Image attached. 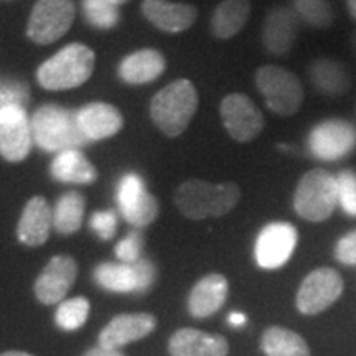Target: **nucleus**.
I'll use <instances>...</instances> for the list:
<instances>
[{"label":"nucleus","instance_id":"obj_1","mask_svg":"<svg viewBox=\"0 0 356 356\" xmlns=\"http://www.w3.org/2000/svg\"><path fill=\"white\" fill-rule=\"evenodd\" d=\"M241 198V190L233 181L210 184L200 178H190L175 191V204L188 220H204L210 216L228 215Z\"/></svg>","mask_w":356,"mask_h":356},{"label":"nucleus","instance_id":"obj_2","mask_svg":"<svg viewBox=\"0 0 356 356\" xmlns=\"http://www.w3.org/2000/svg\"><path fill=\"white\" fill-rule=\"evenodd\" d=\"M33 144L48 154L81 150L89 144L79 129L76 113L56 104H44L32 115Z\"/></svg>","mask_w":356,"mask_h":356},{"label":"nucleus","instance_id":"obj_3","mask_svg":"<svg viewBox=\"0 0 356 356\" xmlns=\"http://www.w3.org/2000/svg\"><path fill=\"white\" fill-rule=\"evenodd\" d=\"M96 55L83 43H70L44 60L37 70L40 86L48 91H68L83 86L91 78Z\"/></svg>","mask_w":356,"mask_h":356},{"label":"nucleus","instance_id":"obj_4","mask_svg":"<svg viewBox=\"0 0 356 356\" xmlns=\"http://www.w3.org/2000/svg\"><path fill=\"white\" fill-rule=\"evenodd\" d=\"M198 109V92L188 79H177L162 88L150 101V119L167 137L186 131Z\"/></svg>","mask_w":356,"mask_h":356},{"label":"nucleus","instance_id":"obj_5","mask_svg":"<svg viewBox=\"0 0 356 356\" xmlns=\"http://www.w3.org/2000/svg\"><path fill=\"white\" fill-rule=\"evenodd\" d=\"M338 207L337 178L323 168H314L300 178L293 191V210L302 220L322 222Z\"/></svg>","mask_w":356,"mask_h":356},{"label":"nucleus","instance_id":"obj_6","mask_svg":"<svg viewBox=\"0 0 356 356\" xmlns=\"http://www.w3.org/2000/svg\"><path fill=\"white\" fill-rule=\"evenodd\" d=\"M256 86L267 108L279 115H293L304 102V88L296 73L282 66L266 65L256 71Z\"/></svg>","mask_w":356,"mask_h":356},{"label":"nucleus","instance_id":"obj_7","mask_svg":"<svg viewBox=\"0 0 356 356\" xmlns=\"http://www.w3.org/2000/svg\"><path fill=\"white\" fill-rule=\"evenodd\" d=\"M307 149L320 162H337L356 149V126L346 119H327L312 127Z\"/></svg>","mask_w":356,"mask_h":356},{"label":"nucleus","instance_id":"obj_8","mask_svg":"<svg viewBox=\"0 0 356 356\" xmlns=\"http://www.w3.org/2000/svg\"><path fill=\"white\" fill-rule=\"evenodd\" d=\"M73 0H38L26 24V37L37 44H51L68 33L74 20Z\"/></svg>","mask_w":356,"mask_h":356},{"label":"nucleus","instance_id":"obj_9","mask_svg":"<svg viewBox=\"0 0 356 356\" xmlns=\"http://www.w3.org/2000/svg\"><path fill=\"white\" fill-rule=\"evenodd\" d=\"M115 202L121 216L134 228H145L159 216L157 198L147 190L139 173L129 172L115 186Z\"/></svg>","mask_w":356,"mask_h":356},{"label":"nucleus","instance_id":"obj_10","mask_svg":"<svg viewBox=\"0 0 356 356\" xmlns=\"http://www.w3.org/2000/svg\"><path fill=\"white\" fill-rule=\"evenodd\" d=\"M95 280L99 287L115 293H144L155 282V266L142 257L134 264L102 262L95 269Z\"/></svg>","mask_w":356,"mask_h":356},{"label":"nucleus","instance_id":"obj_11","mask_svg":"<svg viewBox=\"0 0 356 356\" xmlns=\"http://www.w3.org/2000/svg\"><path fill=\"white\" fill-rule=\"evenodd\" d=\"M343 287L340 273L332 267L312 270L297 292V309L304 315H317L340 299Z\"/></svg>","mask_w":356,"mask_h":356},{"label":"nucleus","instance_id":"obj_12","mask_svg":"<svg viewBox=\"0 0 356 356\" xmlns=\"http://www.w3.org/2000/svg\"><path fill=\"white\" fill-rule=\"evenodd\" d=\"M297 241H299V233L291 222L274 221L266 225L257 234L254 244L257 266L266 270L282 267L292 257Z\"/></svg>","mask_w":356,"mask_h":356},{"label":"nucleus","instance_id":"obj_13","mask_svg":"<svg viewBox=\"0 0 356 356\" xmlns=\"http://www.w3.org/2000/svg\"><path fill=\"white\" fill-rule=\"evenodd\" d=\"M33 147L32 118L22 106L0 109V157L7 162H22Z\"/></svg>","mask_w":356,"mask_h":356},{"label":"nucleus","instance_id":"obj_14","mask_svg":"<svg viewBox=\"0 0 356 356\" xmlns=\"http://www.w3.org/2000/svg\"><path fill=\"white\" fill-rule=\"evenodd\" d=\"M220 114L231 139L241 144L254 140L264 129V115L259 108L239 92L228 95L221 101Z\"/></svg>","mask_w":356,"mask_h":356},{"label":"nucleus","instance_id":"obj_15","mask_svg":"<svg viewBox=\"0 0 356 356\" xmlns=\"http://www.w3.org/2000/svg\"><path fill=\"white\" fill-rule=\"evenodd\" d=\"M78 277V264L71 256H55L35 282V296L44 305L63 302Z\"/></svg>","mask_w":356,"mask_h":356},{"label":"nucleus","instance_id":"obj_16","mask_svg":"<svg viewBox=\"0 0 356 356\" xmlns=\"http://www.w3.org/2000/svg\"><path fill=\"white\" fill-rule=\"evenodd\" d=\"M299 22L292 8L275 7L267 13L262 25V44L266 51L274 56L291 51L299 33Z\"/></svg>","mask_w":356,"mask_h":356},{"label":"nucleus","instance_id":"obj_17","mask_svg":"<svg viewBox=\"0 0 356 356\" xmlns=\"http://www.w3.org/2000/svg\"><path fill=\"white\" fill-rule=\"evenodd\" d=\"M79 129L89 142L106 140L121 132L124 127V118L115 106L109 102H89L76 111Z\"/></svg>","mask_w":356,"mask_h":356},{"label":"nucleus","instance_id":"obj_18","mask_svg":"<svg viewBox=\"0 0 356 356\" xmlns=\"http://www.w3.org/2000/svg\"><path fill=\"white\" fill-rule=\"evenodd\" d=\"M155 317L150 314H121L114 317L99 333V345L119 350L132 341L142 340L154 332Z\"/></svg>","mask_w":356,"mask_h":356},{"label":"nucleus","instance_id":"obj_19","mask_svg":"<svg viewBox=\"0 0 356 356\" xmlns=\"http://www.w3.org/2000/svg\"><path fill=\"white\" fill-rule=\"evenodd\" d=\"M142 13L159 30L167 33H181L197 20V7L190 3H175L168 0H144Z\"/></svg>","mask_w":356,"mask_h":356},{"label":"nucleus","instance_id":"obj_20","mask_svg":"<svg viewBox=\"0 0 356 356\" xmlns=\"http://www.w3.org/2000/svg\"><path fill=\"white\" fill-rule=\"evenodd\" d=\"M53 226V210L43 197H33L25 204L17 226V238L30 248L42 246L50 238Z\"/></svg>","mask_w":356,"mask_h":356},{"label":"nucleus","instance_id":"obj_21","mask_svg":"<svg viewBox=\"0 0 356 356\" xmlns=\"http://www.w3.org/2000/svg\"><path fill=\"white\" fill-rule=\"evenodd\" d=\"M165 68L167 61L162 53L154 48H142L122 58L118 66V74L126 84L140 86L159 79Z\"/></svg>","mask_w":356,"mask_h":356},{"label":"nucleus","instance_id":"obj_22","mask_svg":"<svg viewBox=\"0 0 356 356\" xmlns=\"http://www.w3.org/2000/svg\"><path fill=\"white\" fill-rule=\"evenodd\" d=\"M172 356H226L228 341L221 335H211L195 328H181L168 341Z\"/></svg>","mask_w":356,"mask_h":356},{"label":"nucleus","instance_id":"obj_23","mask_svg":"<svg viewBox=\"0 0 356 356\" xmlns=\"http://www.w3.org/2000/svg\"><path fill=\"white\" fill-rule=\"evenodd\" d=\"M228 297V280L222 274H208L190 291L188 312L195 318H207L225 305Z\"/></svg>","mask_w":356,"mask_h":356},{"label":"nucleus","instance_id":"obj_24","mask_svg":"<svg viewBox=\"0 0 356 356\" xmlns=\"http://www.w3.org/2000/svg\"><path fill=\"white\" fill-rule=\"evenodd\" d=\"M50 175L60 184L92 185L97 180V170L81 150H65L51 160Z\"/></svg>","mask_w":356,"mask_h":356},{"label":"nucleus","instance_id":"obj_25","mask_svg":"<svg viewBox=\"0 0 356 356\" xmlns=\"http://www.w3.org/2000/svg\"><path fill=\"white\" fill-rule=\"evenodd\" d=\"M312 86L323 96L337 97L346 95L351 88V76L343 63L330 58H320L309 66Z\"/></svg>","mask_w":356,"mask_h":356},{"label":"nucleus","instance_id":"obj_26","mask_svg":"<svg viewBox=\"0 0 356 356\" xmlns=\"http://www.w3.org/2000/svg\"><path fill=\"white\" fill-rule=\"evenodd\" d=\"M251 15L249 0H222L211 17V32L216 38L229 40L238 35Z\"/></svg>","mask_w":356,"mask_h":356},{"label":"nucleus","instance_id":"obj_27","mask_svg":"<svg viewBox=\"0 0 356 356\" xmlns=\"http://www.w3.org/2000/svg\"><path fill=\"white\" fill-rule=\"evenodd\" d=\"M86 202L78 191H66L56 200L53 208V228L56 233L70 236L78 233L83 226Z\"/></svg>","mask_w":356,"mask_h":356},{"label":"nucleus","instance_id":"obj_28","mask_svg":"<svg viewBox=\"0 0 356 356\" xmlns=\"http://www.w3.org/2000/svg\"><path fill=\"white\" fill-rule=\"evenodd\" d=\"M261 348L267 356H310L307 341L284 327H270L262 335Z\"/></svg>","mask_w":356,"mask_h":356},{"label":"nucleus","instance_id":"obj_29","mask_svg":"<svg viewBox=\"0 0 356 356\" xmlns=\"http://www.w3.org/2000/svg\"><path fill=\"white\" fill-rule=\"evenodd\" d=\"M83 15L97 30H113L119 24V6L113 0H81Z\"/></svg>","mask_w":356,"mask_h":356},{"label":"nucleus","instance_id":"obj_30","mask_svg":"<svg viewBox=\"0 0 356 356\" xmlns=\"http://www.w3.org/2000/svg\"><path fill=\"white\" fill-rule=\"evenodd\" d=\"M89 300L84 297H73V299L63 300L58 305L55 314V322L61 330L74 332L81 328L89 317Z\"/></svg>","mask_w":356,"mask_h":356},{"label":"nucleus","instance_id":"obj_31","mask_svg":"<svg viewBox=\"0 0 356 356\" xmlns=\"http://www.w3.org/2000/svg\"><path fill=\"white\" fill-rule=\"evenodd\" d=\"M292 10L314 29H328L333 24V10L327 0H292Z\"/></svg>","mask_w":356,"mask_h":356},{"label":"nucleus","instance_id":"obj_32","mask_svg":"<svg viewBox=\"0 0 356 356\" xmlns=\"http://www.w3.org/2000/svg\"><path fill=\"white\" fill-rule=\"evenodd\" d=\"M337 178V197L338 207L345 215L356 218V172L341 170Z\"/></svg>","mask_w":356,"mask_h":356},{"label":"nucleus","instance_id":"obj_33","mask_svg":"<svg viewBox=\"0 0 356 356\" xmlns=\"http://www.w3.org/2000/svg\"><path fill=\"white\" fill-rule=\"evenodd\" d=\"M30 101V88L24 81L10 79L0 84V109L7 106H22L25 108Z\"/></svg>","mask_w":356,"mask_h":356},{"label":"nucleus","instance_id":"obj_34","mask_svg":"<svg viewBox=\"0 0 356 356\" xmlns=\"http://www.w3.org/2000/svg\"><path fill=\"white\" fill-rule=\"evenodd\" d=\"M142 246H144V238L139 231H132L126 238L121 239L115 246V257L119 262L134 264V262L142 259Z\"/></svg>","mask_w":356,"mask_h":356},{"label":"nucleus","instance_id":"obj_35","mask_svg":"<svg viewBox=\"0 0 356 356\" xmlns=\"http://www.w3.org/2000/svg\"><path fill=\"white\" fill-rule=\"evenodd\" d=\"M89 226L101 239L109 241V239L114 238L115 231H118V215L113 210L96 211L91 216V220H89Z\"/></svg>","mask_w":356,"mask_h":356},{"label":"nucleus","instance_id":"obj_36","mask_svg":"<svg viewBox=\"0 0 356 356\" xmlns=\"http://www.w3.org/2000/svg\"><path fill=\"white\" fill-rule=\"evenodd\" d=\"M335 257L345 266H356V229L341 236L335 244Z\"/></svg>","mask_w":356,"mask_h":356},{"label":"nucleus","instance_id":"obj_37","mask_svg":"<svg viewBox=\"0 0 356 356\" xmlns=\"http://www.w3.org/2000/svg\"><path fill=\"white\" fill-rule=\"evenodd\" d=\"M84 356H124L119 350H113V348H106V346L97 345L95 348L88 350Z\"/></svg>","mask_w":356,"mask_h":356},{"label":"nucleus","instance_id":"obj_38","mask_svg":"<svg viewBox=\"0 0 356 356\" xmlns=\"http://www.w3.org/2000/svg\"><path fill=\"white\" fill-rule=\"evenodd\" d=\"M248 322V317L241 312H233V314H229L228 317V323L233 325V327H243V325H246Z\"/></svg>","mask_w":356,"mask_h":356},{"label":"nucleus","instance_id":"obj_39","mask_svg":"<svg viewBox=\"0 0 356 356\" xmlns=\"http://www.w3.org/2000/svg\"><path fill=\"white\" fill-rule=\"evenodd\" d=\"M346 3H348V12L351 19L356 20V0H346Z\"/></svg>","mask_w":356,"mask_h":356},{"label":"nucleus","instance_id":"obj_40","mask_svg":"<svg viewBox=\"0 0 356 356\" xmlns=\"http://www.w3.org/2000/svg\"><path fill=\"white\" fill-rule=\"evenodd\" d=\"M0 356H32L25 351H6V353H0Z\"/></svg>","mask_w":356,"mask_h":356},{"label":"nucleus","instance_id":"obj_41","mask_svg":"<svg viewBox=\"0 0 356 356\" xmlns=\"http://www.w3.org/2000/svg\"><path fill=\"white\" fill-rule=\"evenodd\" d=\"M115 6H124V3H127L129 0H113Z\"/></svg>","mask_w":356,"mask_h":356}]
</instances>
